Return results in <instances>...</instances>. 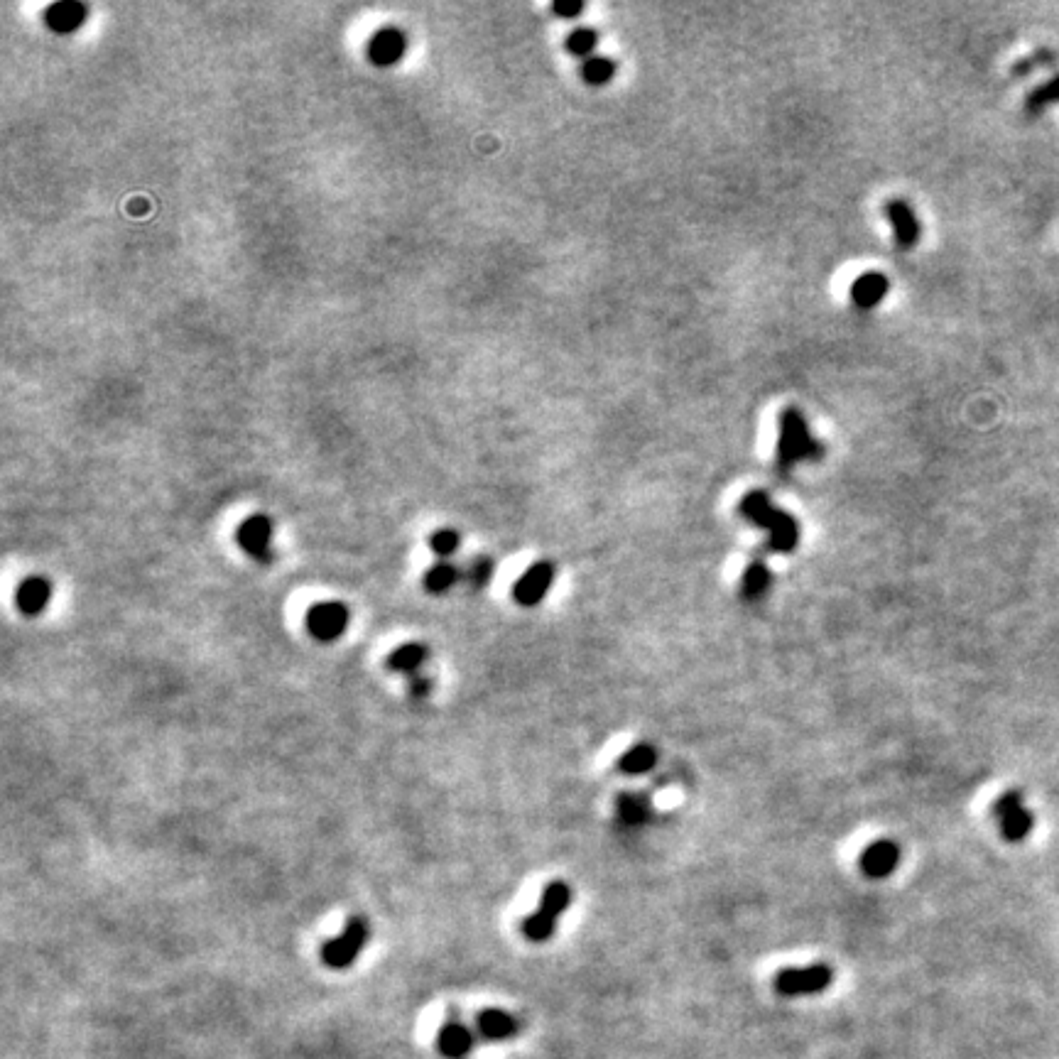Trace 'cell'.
Masks as SVG:
<instances>
[{"mask_svg":"<svg viewBox=\"0 0 1059 1059\" xmlns=\"http://www.w3.org/2000/svg\"><path fill=\"white\" fill-rule=\"evenodd\" d=\"M738 510L758 528L768 530V545L775 555H790L800 542V525L790 513L773 505L765 491H751L741 498Z\"/></svg>","mask_w":1059,"mask_h":1059,"instance_id":"1","label":"cell"},{"mask_svg":"<svg viewBox=\"0 0 1059 1059\" xmlns=\"http://www.w3.org/2000/svg\"><path fill=\"white\" fill-rule=\"evenodd\" d=\"M824 456V447L809 434L807 420L797 407H787L780 412V437H778V471L787 474L800 461H819Z\"/></svg>","mask_w":1059,"mask_h":1059,"instance_id":"2","label":"cell"},{"mask_svg":"<svg viewBox=\"0 0 1059 1059\" xmlns=\"http://www.w3.org/2000/svg\"><path fill=\"white\" fill-rule=\"evenodd\" d=\"M368 937H371V927H368L366 917H349L344 932L339 937L329 939L322 947V961L329 969H349L353 961L358 959V954L363 952V947H366Z\"/></svg>","mask_w":1059,"mask_h":1059,"instance_id":"3","label":"cell"},{"mask_svg":"<svg viewBox=\"0 0 1059 1059\" xmlns=\"http://www.w3.org/2000/svg\"><path fill=\"white\" fill-rule=\"evenodd\" d=\"M834 974L829 966L814 964L805 969H782L775 976V991L780 996H814L832 986Z\"/></svg>","mask_w":1059,"mask_h":1059,"instance_id":"4","label":"cell"},{"mask_svg":"<svg viewBox=\"0 0 1059 1059\" xmlns=\"http://www.w3.org/2000/svg\"><path fill=\"white\" fill-rule=\"evenodd\" d=\"M351 613L341 601H322L314 604L307 613V631L319 643H334L346 633Z\"/></svg>","mask_w":1059,"mask_h":1059,"instance_id":"5","label":"cell"},{"mask_svg":"<svg viewBox=\"0 0 1059 1059\" xmlns=\"http://www.w3.org/2000/svg\"><path fill=\"white\" fill-rule=\"evenodd\" d=\"M236 542L255 562L270 564L273 562V550H270V542H273V520L263 513L251 515V518H246L238 525Z\"/></svg>","mask_w":1059,"mask_h":1059,"instance_id":"6","label":"cell"},{"mask_svg":"<svg viewBox=\"0 0 1059 1059\" xmlns=\"http://www.w3.org/2000/svg\"><path fill=\"white\" fill-rule=\"evenodd\" d=\"M407 52V35L400 27H380L371 35L366 47V57L373 67L390 69L403 62Z\"/></svg>","mask_w":1059,"mask_h":1059,"instance_id":"7","label":"cell"},{"mask_svg":"<svg viewBox=\"0 0 1059 1059\" xmlns=\"http://www.w3.org/2000/svg\"><path fill=\"white\" fill-rule=\"evenodd\" d=\"M552 581H555V564L552 562H535L528 572L515 581L513 599L520 606H537L550 591Z\"/></svg>","mask_w":1059,"mask_h":1059,"instance_id":"8","label":"cell"},{"mask_svg":"<svg viewBox=\"0 0 1059 1059\" xmlns=\"http://www.w3.org/2000/svg\"><path fill=\"white\" fill-rule=\"evenodd\" d=\"M858 863H861V871L866 873L868 878H873V881L888 878L900 863L898 844L890 839L873 841V844L863 851L861 858H858Z\"/></svg>","mask_w":1059,"mask_h":1059,"instance_id":"9","label":"cell"},{"mask_svg":"<svg viewBox=\"0 0 1059 1059\" xmlns=\"http://www.w3.org/2000/svg\"><path fill=\"white\" fill-rule=\"evenodd\" d=\"M86 18H89V8L79 0H59L45 10V25L54 35H72L84 27Z\"/></svg>","mask_w":1059,"mask_h":1059,"instance_id":"10","label":"cell"},{"mask_svg":"<svg viewBox=\"0 0 1059 1059\" xmlns=\"http://www.w3.org/2000/svg\"><path fill=\"white\" fill-rule=\"evenodd\" d=\"M52 601V584L45 577H27L20 581L18 591H15V604L18 611L27 618H35L40 613H45V608Z\"/></svg>","mask_w":1059,"mask_h":1059,"instance_id":"11","label":"cell"},{"mask_svg":"<svg viewBox=\"0 0 1059 1059\" xmlns=\"http://www.w3.org/2000/svg\"><path fill=\"white\" fill-rule=\"evenodd\" d=\"M885 216H888L890 226H893L895 241L900 248H912L920 241V221H917L915 211L910 209L908 202L903 199H890L885 204Z\"/></svg>","mask_w":1059,"mask_h":1059,"instance_id":"12","label":"cell"},{"mask_svg":"<svg viewBox=\"0 0 1059 1059\" xmlns=\"http://www.w3.org/2000/svg\"><path fill=\"white\" fill-rule=\"evenodd\" d=\"M996 812H998V819H1001L1003 834H1006L1008 839H1013V841L1023 839V836L1030 832V827H1033V817L1025 812L1023 802H1020L1018 795L1001 797L996 805Z\"/></svg>","mask_w":1059,"mask_h":1059,"instance_id":"13","label":"cell"},{"mask_svg":"<svg viewBox=\"0 0 1059 1059\" xmlns=\"http://www.w3.org/2000/svg\"><path fill=\"white\" fill-rule=\"evenodd\" d=\"M888 287L890 282L885 275L881 273H866L861 275L854 285H851V300H854L856 307L861 309H873L878 307L885 300V295H888Z\"/></svg>","mask_w":1059,"mask_h":1059,"instance_id":"14","label":"cell"},{"mask_svg":"<svg viewBox=\"0 0 1059 1059\" xmlns=\"http://www.w3.org/2000/svg\"><path fill=\"white\" fill-rule=\"evenodd\" d=\"M479 1030L486 1040L503 1042V1040H510V1037L518 1035L520 1025H518V1020H515V1015L505 1013V1010L501 1008H491V1010H483V1013L479 1015Z\"/></svg>","mask_w":1059,"mask_h":1059,"instance_id":"15","label":"cell"},{"mask_svg":"<svg viewBox=\"0 0 1059 1059\" xmlns=\"http://www.w3.org/2000/svg\"><path fill=\"white\" fill-rule=\"evenodd\" d=\"M439 1050L444 1057L449 1059H461L474 1050V1035L466 1025L461 1023H447L439 1033Z\"/></svg>","mask_w":1059,"mask_h":1059,"instance_id":"16","label":"cell"},{"mask_svg":"<svg viewBox=\"0 0 1059 1059\" xmlns=\"http://www.w3.org/2000/svg\"><path fill=\"white\" fill-rule=\"evenodd\" d=\"M616 814L623 827L638 829L650 819V802L635 792H623L616 800Z\"/></svg>","mask_w":1059,"mask_h":1059,"instance_id":"17","label":"cell"},{"mask_svg":"<svg viewBox=\"0 0 1059 1059\" xmlns=\"http://www.w3.org/2000/svg\"><path fill=\"white\" fill-rule=\"evenodd\" d=\"M427 660V648L422 643H405L388 657V667L400 675H420V667Z\"/></svg>","mask_w":1059,"mask_h":1059,"instance_id":"18","label":"cell"},{"mask_svg":"<svg viewBox=\"0 0 1059 1059\" xmlns=\"http://www.w3.org/2000/svg\"><path fill=\"white\" fill-rule=\"evenodd\" d=\"M569 905H572V888L564 881H552L542 890L540 908L537 910H540L542 915L552 917V920H559V915H564V912L569 910Z\"/></svg>","mask_w":1059,"mask_h":1059,"instance_id":"19","label":"cell"},{"mask_svg":"<svg viewBox=\"0 0 1059 1059\" xmlns=\"http://www.w3.org/2000/svg\"><path fill=\"white\" fill-rule=\"evenodd\" d=\"M657 763V751L650 743H638V746H633L631 751L623 753L621 758H618V770L626 775H643V773H650V770L655 768Z\"/></svg>","mask_w":1059,"mask_h":1059,"instance_id":"20","label":"cell"},{"mask_svg":"<svg viewBox=\"0 0 1059 1059\" xmlns=\"http://www.w3.org/2000/svg\"><path fill=\"white\" fill-rule=\"evenodd\" d=\"M768 586H770V569L765 567V562L748 564L746 572H743V579H741L743 599L758 601L760 596H765Z\"/></svg>","mask_w":1059,"mask_h":1059,"instance_id":"21","label":"cell"},{"mask_svg":"<svg viewBox=\"0 0 1059 1059\" xmlns=\"http://www.w3.org/2000/svg\"><path fill=\"white\" fill-rule=\"evenodd\" d=\"M459 581V569L454 567L447 559H439L437 564L427 569L425 574V589L429 594H447L449 589Z\"/></svg>","mask_w":1059,"mask_h":1059,"instance_id":"22","label":"cell"},{"mask_svg":"<svg viewBox=\"0 0 1059 1059\" xmlns=\"http://www.w3.org/2000/svg\"><path fill=\"white\" fill-rule=\"evenodd\" d=\"M1055 103H1059V74L1037 86L1035 91H1030L1028 101H1025V111L1035 116V113H1042L1045 108L1055 106Z\"/></svg>","mask_w":1059,"mask_h":1059,"instance_id":"23","label":"cell"},{"mask_svg":"<svg viewBox=\"0 0 1059 1059\" xmlns=\"http://www.w3.org/2000/svg\"><path fill=\"white\" fill-rule=\"evenodd\" d=\"M616 74V64L608 57H589L581 64V76L589 86H604Z\"/></svg>","mask_w":1059,"mask_h":1059,"instance_id":"24","label":"cell"},{"mask_svg":"<svg viewBox=\"0 0 1059 1059\" xmlns=\"http://www.w3.org/2000/svg\"><path fill=\"white\" fill-rule=\"evenodd\" d=\"M555 930H557V920H552V917L542 915L540 910H535L530 917H525V920H523V934L530 939V942H535V944L547 942V939H550L552 934H555Z\"/></svg>","mask_w":1059,"mask_h":1059,"instance_id":"25","label":"cell"},{"mask_svg":"<svg viewBox=\"0 0 1059 1059\" xmlns=\"http://www.w3.org/2000/svg\"><path fill=\"white\" fill-rule=\"evenodd\" d=\"M596 42H599V35H596L591 27H577L574 32H569L564 47H567V52H572L574 57H589V54L594 52Z\"/></svg>","mask_w":1059,"mask_h":1059,"instance_id":"26","label":"cell"},{"mask_svg":"<svg viewBox=\"0 0 1059 1059\" xmlns=\"http://www.w3.org/2000/svg\"><path fill=\"white\" fill-rule=\"evenodd\" d=\"M459 545H461V537L449 528L437 530L432 537H429V550H432L439 559H447V562L456 555V552H459Z\"/></svg>","mask_w":1059,"mask_h":1059,"instance_id":"27","label":"cell"},{"mask_svg":"<svg viewBox=\"0 0 1059 1059\" xmlns=\"http://www.w3.org/2000/svg\"><path fill=\"white\" fill-rule=\"evenodd\" d=\"M493 572H496V564H493V559L481 555V557H476L474 562L469 564V574H466V577H469V584L474 586L476 591H479V589H483V586L488 584V581L493 579Z\"/></svg>","mask_w":1059,"mask_h":1059,"instance_id":"28","label":"cell"},{"mask_svg":"<svg viewBox=\"0 0 1059 1059\" xmlns=\"http://www.w3.org/2000/svg\"><path fill=\"white\" fill-rule=\"evenodd\" d=\"M581 10H584L581 0H555L552 3V13L559 15V18H577Z\"/></svg>","mask_w":1059,"mask_h":1059,"instance_id":"29","label":"cell"},{"mask_svg":"<svg viewBox=\"0 0 1059 1059\" xmlns=\"http://www.w3.org/2000/svg\"><path fill=\"white\" fill-rule=\"evenodd\" d=\"M407 687H410L412 697H417V699L427 697V694L432 692V682H429L427 677H422V675L407 677Z\"/></svg>","mask_w":1059,"mask_h":1059,"instance_id":"30","label":"cell"}]
</instances>
